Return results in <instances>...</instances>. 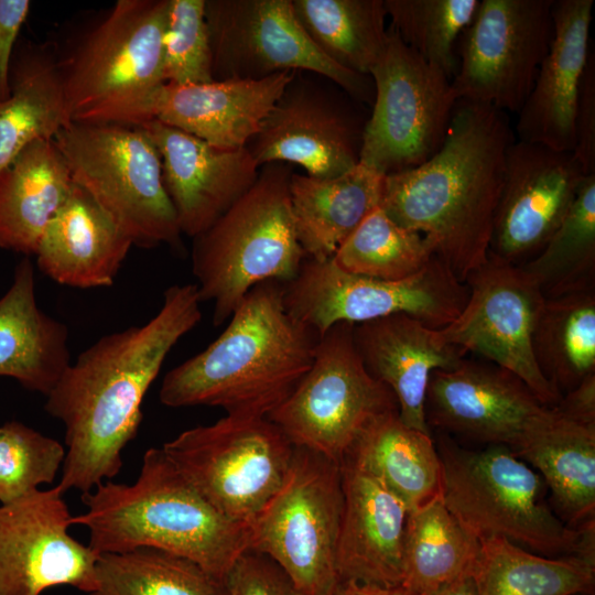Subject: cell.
Listing matches in <instances>:
<instances>
[{"label": "cell", "instance_id": "obj_1", "mask_svg": "<svg viewBox=\"0 0 595 595\" xmlns=\"http://www.w3.org/2000/svg\"><path fill=\"white\" fill-rule=\"evenodd\" d=\"M201 303L195 283L169 286L150 321L99 338L45 396V411L65 429L64 491L86 494L119 474L143 399L167 354L201 322Z\"/></svg>", "mask_w": 595, "mask_h": 595}, {"label": "cell", "instance_id": "obj_2", "mask_svg": "<svg viewBox=\"0 0 595 595\" xmlns=\"http://www.w3.org/2000/svg\"><path fill=\"white\" fill-rule=\"evenodd\" d=\"M513 141L506 112L457 100L440 150L419 166L385 175L382 210L426 237L462 282L487 259Z\"/></svg>", "mask_w": 595, "mask_h": 595}, {"label": "cell", "instance_id": "obj_3", "mask_svg": "<svg viewBox=\"0 0 595 595\" xmlns=\"http://www.w3.org/2000/svg\"><path fill=\"white\" fill-rule=\"evenodd\" d=\"M283 293L278 281L253 286L212 344L166 372L161 403L246 416L277 409L310 369L320 338L286 311Z\"/></svg>", "mask_w": 595, "mask_h": 595}, {"label": "cell", "instance_id": "obj_4", "mask_svg": "<svg viewBox=\"0 0 595 595\" xmlns=\"http://www.w3.org/2000/svg\"><path fill=\"white\" fill-rule=\"evenodd\" d=\"M86 511L71 518L88 529L98 554L139 548L188 559L223 580L248 550V527L217 511L163 450L151 447L132 484L104 482L82 495Z\"/></svg>", "mask_w": 595, "mask_h": 595}, {"label": "cell", "instance_id": "obj_5", "mask_svg": "<svg viewBox=\"0 0 595 595\" xmlns=\"http://www.w3.org/2000/svg\"><path fill=\"white\" fill-rule=\"evenodd\" d=\"M292 173L285 163L261 166L251 188L193 238L192 272L201 301L214 305V326L229 320L257 284L294 279L307 257L291 208Z\"/></svg>", "mask_w": 595, "mask_h": 595}, {"label": "cell", "instance_id": "obj_6", "mask_svg": "<svg viewBox=\"0 0 595 595\" xmlns=\"http://www.w3.org/2000/svg\"><path fill=\"white\" fill-rule=\"evenodd\" d=\"M442 499L478 540L501 537L545 556L595 558V526L572 528L545 502V483L505 445L472 451L443 439Z\"/></svg>", "mask_w": 595, "mask_h": 595}, {"label": "cell", "instance_id": "obj_7", "mask_svg": "<svg viewBox=\"0 0 595 595\" xmlns=\"http://www.w3.org/2000/svg\"><path fill=\"white\" fill-rule=\"evenodd\" d=\"M73 182L85 190L133 246L183 250L165 191L160 154L136 125L72 121L54 138Z\"/></svg>", "mask_w": 595, "mask_h": 595}, {"label": "cell", "instance_id": "obj_8", "mask_svg": "<svg viewBox=\"0 0 595 595\" xmlns=\"http://www.w3.org/2000/svg\"><path fill=\"white\" fill-rule=\"evenodd\" d=\"M343 507L340 464L294 446L283 484L248 528V550L271 559L303 595H333Z\"/></svg>", "mask_w": 595, "mask_h": 595}, {"label": "cell", "instance_id": "obj_9", "mask_svg": "<svg viewBox=\"0 0 595 595\" xmlns=\"http://www.w3.org/2000/svg\"><path fill=\"white\" fill-rule=\"evenodd\" d=\"M161 448L217 511L248 528L283 484L294 453L267 416L229 414Z\"/></svg>", "mask_w": 595, "mask_h": 595}, {"label": "cell", "instance_id": "obj_10", "mask_svg": "<svg viewBox=\"0 0 595 595\" xmlns=\"http://www.w3.org/2000/svg\"><path fill=\"white\" fill-rule=\"evenodd\" d=\"M354 326L336 323L320 336L310 369L267 416L293 446L338 464L372 420L398 411L390 389L366 369L354 343Z\"/></svg>", "mask_w": 595, "mask_h": 595}, {"label": "cell", "instance_id": "obj_11", "mask_svg": "<svg viewBox=\"0 0 595 595\" xmlns=\"http://www.w3.org/2000/svg\"><path fill=\"white\" fill-rule=\"evenodd\" d=\"M283 290L286 311L318 336L336 323L356 325L392 314L443 328L458 316L468 298L466 283L436 255L421 271L399 281L348 273L332 258L306 257Z\"/></svg>", "mask_w": 595, "mask_h": 595}, {"label": "cell", "instance_id": "obj_12", "mask_svg": "<svg viewBox=\"0 0 595 595\" xmlns=\"http://www.w3.org/2000/svg\"><path fill=\"white\" fill-rule=\"evenodd\" d=\"M370 77L375 97L359 162L388 175L421 165L442 147L455 104L451 78L389 25Z\"/></svg>", "mask_w": 595, "mask_h": 595}, {"label": "cell", "instance_id": "obj_13", "mask_svg": "<svg viewBox=\"0 0 595 595\" xmlns=\"http://www.w3.org/2000/svg\"><path fill=\"white\" fill-rule=\"evenodd\" d=\"M169 0H118L57 58L72 121L164 84Z\"/></svg>", "mask_w": 595, "mask_h": 595}, {"label": "cell", "instance_id": "obj_14", "mask_svg": "<svg viewBox=\"0 0 595 595\" xmlns=\"http://www.w3.org/2000/svg\"><path fill=\"white\" fill-rule=\"evenodd\" d=\"M214 80L262 79L282 72H311L354 99L374 102L370 76L331 62L299 23L292 0H205Z\"/></svg>", "mask_w": 595, "mask_h": 595}, {"label": "cell", "instance_id": "obj_15", "mask_svg": "<svg viewBox=\"0 0 595 595\" xmlns=\"http://www.w3.org/2000/svg\"><path fill=\"white\" fill-rule=\"evenodd\" d=\"M554 0H479L456 45L457 100L518 113L553 37Z\"/></svg>", "mask_w": 595, "mask_h": 595}, {"label": "cell", "instance_id": "obj_16", "mask_svg": "<svg viewBox=\"0 0 595 595\" xmlns=\"http://www.w3.org/2000/svg\"><path fill=\"white\" fill-rule=\"evenodd\" d=\"M468 298L442 334L466 353H475L519 377L547 407L562 396L541 374L532 334L545 301L534 280L518 264L493 252L465 280Z\"/></svg>", "mask_w": 595, "mask_h": 595}, {"label": "cell", "instance_id": "obj_17", "mask_svg": "<svg viewBox=\"0 0 595 595\" xmlns=\"http://www.w3.org/2000/svg\"><path fill=\"white\" fill-rule=\"evenodd\" d=\"M298 72L262 79L162 84L80 121L139 125L156 120L223 149L245 148Z\"/></svg>", "mask_w": 595, "mask_h": 595}, {"label": "cell", "instance_id": "obj_18", "mask_svg": "<svg viewBox=\"0 0 595 595\" xmlns=\"http://www.w3.org/2000/svg\"><path fill=\"white\" fill-rule=\"evenodd\" d=\"M58 486L0 504V595H42L56 586L96 589L99 554L68 532Z\"/></svg>", "mask_w": 595, "mask_h": 595}, {"label": "cell", "instance_id": "obj_19", "mask_svg": "<svg viewBox=\"0 0 595 595\" xmlns=\"http://www.w3.org/2000/svg\"><path fill=\"white\" fill-rule=\"evenodd\" d=\"M552 413L519 377L490 361L465 357L450 369H436L426 390L429 428L511 450Z\"/></svg>", "mask_w": 595, "mask_h": 595}, {"label": "cell", "instance_id": "obj_20", "mask_svg": "<svg viewBox=\"0 0 595 595\" xmlns=\"http://www.w3.org/2000/svg\"><path fill=\"white\" fill-rule=\"evenodd\" d=\"M365 122L295 74L246 148L259 167L285 163L312 177H334L359 163Z\"/></svg>", "mask_w": 595, "mask_h": 595}, {"label": "cell", "instance_id": "obj_21", "mask_svg": "<svg viewBox=\"0 0 595 595\" xmlns=\"http://www.w3.org/2000/svg\"><path fill=\"white\" fill-rule=\"evenodd\" d=\"M585 176L573 152L515 140L506 153L489 251L518 266L537 256L566 216Z\"/></svg>", "mask_w": 595, "mask_h": 595}, {"label": "cell", "instance_id": "obj_22", "mask_svg": "<svg viewBox=\"0 0 595 595\" xmlns=\"http://www.w3.org/2000/svg\"><path fill=\"white\" fill-rule=\"evenodd\" d=\"M140 126L161 159L165 191L182 235L207 230L255 184L260 167L248 149H223L156 120Z\"/></svg>", "mask_w": 595, "mask_h": 595}, {"label": "cell", "instance_id": "obj_23", "mask_svg": "<svg viewBox=\"0 0 595 595\" xmlns=\"http://www.w3.org/2000/svg\"><path fill=\"white\" fill-rule=\"evenodd\" d=\"M354 343L368 372L393 393L398 414L410 428L431 434L425 398L431 375L456 366L467 353L407 314L356 324Z\"/></svg>", "mask_w": 595, "mask_h": 595}, {"label": "cell", "instance_id": "obj_24", "mask_svg": "<svg viewBox=\"0 0 595 595\" xmlns=\"http://www.w3.org/2000/svg\"><path fill=\"white\" fill-rule=\"evenodd\" d=\"M593 0H554L553 37L518 112V140L573 152L578 88L591 53Z\"/></svg>", "mask_w": 595, "mask_h": 595}, {"label": "cell", "instance_id": "obj_25", "mask_svg": "<svg viewBox=\"0 0 595 595\" xmlns=\"http://www.w3.org/2000/svg\"><path fill=\"white\" fill-rule=\"evenodd\" d=\"M340 472L339 581L401 585L408 507L378 478L354 464L343 461Z\"/></svg>", "mask_w": 595, "mask_h": 595}, {"label": "cell", "instance_id": "obj_26", "mask_svg": "<svg viewBox=\"0 0 595 595\" xmlns=\"http://www.w3.org/2000/svg\"><path fill=\"white\" fill-rule=\"evenodd\" d=\"M132 246L109 215L74 183L34 256L39 269L53 281L95 289L113 284Z\"/></svg>", "mask_w": 595, "mask_h": 595}, {"label": "cell", "instance_id": "obj_27", "mask_svg": "<svg viewBox=\"0 0 595 595\" xmlns=\"http://www.w3.org/2000/svg\"><path fill=\"white\" fill-rule=\"evenodd\" d=\"M34 279L24 257L0 298V377L46 396L71 364L68 329L41 310Z\"/></svg>", "mask_w": 595, "mask_h": 595}, {"label": "cell", "instance_id": "obj_28", "mask_svg": "<svg viewBox=\"0 0 595 595\" xmlns=\"http://www.w3.org/2000/svg\"><path fill=\"white\" fill-rule=\"evenodd\" d=\"M383 178V174L360 162L327 178L292 173L291 208L299 242L307 257H333L340 244L380 206Z\"/></svg>", "mask_w": 595, "mask_h": 595}, {"label": "cell", "instance_id": "obj_29", "mask_svg": "<svg viewBox=\"0 0 595 595\" xmlns=\"http://www.w3.org/2000/svg\"><path fill=\"white\" fill-rule=\"evenodd\" d=\"M74 185L53 140L28 145L0 171V249L34 256Z\"/></svg>", "mask_w": 595, "mask_h": 595}, {"label": "cell", "instance_id": "obj_30", "mask_svg": "<svg viewBox=\"0 0 595 595\" xmlns=\"http://www.w3.org/2000/svg\"><path fill=\"white\" fill-rule=\"evenodd\" d=\"M513 451L542 477L570 527L595 522V425L553 408L551 418Z\"/></svg>", "mask_w": 595, "mask_h": 595}, {"label": "cell", "instance_id": "obj_31", "mask_svg": "<svg viewBox=\"0 0 595 595\" xmlns=\"http://www.w3.org/2000/svg\"><path fill=\"white\" fill-rule=\"evenodd\" d=\"M343 461L378 478L409 511L442 495V463L432 434L404 424L398 411L372 420Z\"/></svg>", "mask_w": 595, "mask_h": 595}, {"label": "cell", "instance_id": "obj_32", "mask_svg": "<svg viewBox=\"0 0 595 595\" xmlns=\"http://www.w3.org/2000/svg\"><path fill=\"white\" fill-rule=\"evenodd\" d=\"M71 122L57 57L32 48L12 63L10 94L0 102V171L28 145L54 140Z\"/></svg>", "mask_w": 595, "mask_h": 595}, {"label": "cell", "instance_id": "obj_33", "mask_svg": "<svg viewBox=\"0 0 595 595\" xmlns=\"http://www.w3.org/2000/svg\"><path fill=\"white\" fill-rule=\"evenodd\" d=\"M479 543L470 572L478 595H594L593 556L534 554L501 537Z\"/></svg>", "mask_w": 595, "mask_h": 595}, {"label": "cell", "instance_id": "obj_34", "mask_svg": "<svg viewBox=\"0 0 595 595\" xmlns=\"http://www.w3.org/2000/svg\"><path fill=\"white\" fill-rule=\"evenodd\" d=\"M479 547L441 495L409 512L401 585L416 595H430L470 574Z\"/></svg>", "mask_w": 595, "mask_h": 595}, {"label": "cell", "instance_id": "obj_35", "mask_svg": "<svg viewBox=\"0 0 595 595\" xmlns=\"http://www.w3.org/2000/svg\"><path fill=\"white\" fill-rule=\"evenodd\" d=\"M315 46L337 66L370 76L387 41L383 0H292Z\"/></svg>", "mask_w": 595, "mask_h": 595}, {"label": "cell", "instance_id": "obj_36", "mask_svg": "<svg viewBox=\"0 0 595 595\" xmlns=\"http://www.w3.org/2000/svg\"><path fill=\"white\" fill-rule=\"evenodd\" d=\"M532 351L541 374L561 396L595 374V290L545 299Z\"/></svg>", "mask_w": 595, "mask_h": 595}, {"label": "cell", "instance_id": "obj_37", "mask_svg": "<svg viewBox=\"0 0 595 595\" xmlns=\"http://www.w3.org/2000/svg\"><path fill=\"white\" fill-rule=\"evenodd\" d=\"M520 267L545 299L595 290V174L584 177L570 210L542 250Z\"/></svg>", "mask_w": 595, "mask_h": 595}, {"label": "cell", "instance_id": "obj_38", "mask_svg": "<svg viewBox=\"0 0 595 595\" xmlns=\"http://www.w3.org/2000/svg\"><path fill=\"white\" fill-rule=\"evenodd\" d=\"M90 595H226L223 580L195 562L151 548L99 554Z\"/></svg>", "mask_w": 595, "mask_h": 595}, {"label": "cell", "instance_id": "obj_39", "mask_svg": "<svg viewBox=\"0 0 595 595\" xmlns=\"http://www.w3.org/2000/svg\"><path fill=\"white\" fill-rule=\"evenodd\" d=\"M434 255L426 237L401 227L379 206L340 244L332 260L348 273L399 281L421 271Z\"/></svg>", "mask_w": 595, "mask_h": 595}, {"label": "cell", "instance_id": "obj_40", "mask_svg": "<svg viewBox=\"0 0 595 595\" xmlns=\"http://www.w3.org/2000/svg\"><path fill=\"white\" fill-rule=\"evenodd\" d=\"M390 26L401 41L452 80L456 45L479 0H383Z\"/></svg>", "mask_w": 595, "mask_h": 595}, {"label": "cell", "instance_id": "obj_41", "mask_svg": "<svg viewBox=\"0 0 595 595\" xmlns=\"http://www.w3.org/2000/svg\"><path fill=\"white\" fill-rule=\"evenodd\" d=\"M64 458L65 447L55 439L19 421L6 422L0 426V504L52 484Z\"/></svg>", "mask_w": 595, "mask_h": 595}, {"label": "cell", "instance_id": "obj_42", "mask_svg": "<svg viewBox=\"0 0 595 595\" xmlns=\"http://www.w3.org/2000/svg\"><path fill=\"white\" fill-rule=\"evenodd\" d=\"M163 78L173 85L214 82L205 0H169Z\"/></svg>", "mask_w": 595, "mask_h": 595}, {"label": "cell", "instance_id": "obj_43", "mask_svg": "<svg viewBox=\"0 0 595 595\" xmlns=\"http://www.w3.org/2000/svg\"><path fill=\"white\" fill-rule=\"evenodd\" d=\"M226 595H303L268 556L246 550L223 578Z\"/></svg>", "mask_w": 595, "mask_h": 595}, {"label": "cell", "instance_id": "obj_44", "mask_svg": "<svg viewBox=\"0 0 595 595\" xmlns=\"http://www.w3.org/2000/svg\"><path fill=\"white\" fill-rule=\"evenodd\" d=\"M573 153L586 175L595 174V60L591 52L581 79L574 117Z\"/></svg>", "mask_w": 595, "mask_h": 595}, {"label": "cell", "instance_id": "obj_45", "mask_svg": "<svg viewBox=\"0 0 595 595\" xmlns=\"http://www.w3.org/2000/svg\"><path fill=\"white\" fill-rule=\"evenodd\" d=\"M30 8L28 0H0V102L10 94L13 48Z\"/></svg>", "mask_w": 595, "mask_h": 595}, {"label": "cell", "instance_id": "obj_46", "mask_svg": "<svg viewBox=\"0 0 595 595\" xmlns=\"http://www.w3.org/2000/svg\"><path fill=\"white\" fill-rule=\"evenodd\" d=\"M554 409L567 419L595 425V374L584 378L575 388L562 394Z\"/></svg>", "mask_w": 595, "mask_h": 595}, {"label": "cell", "instance_id": "obj_47", "mask_svg": "<svg viewBox=\"0 0 595 595\" xmlns=\"http://www.w3.org/2000/svg\"><path fill=\"white\" fill-rule=\"evenodd\" d=\"M333 595H416L402 585H379L357 581H339Z\"/></svg>", "mask_w": 595, "mask_h": 595}, {"label": "cell", "instance_id": "obj_48", "mask_svg": "<svg viewBox=\"0 0 595 595\" xmlns=\"http://www.w3.org/2000/svg\"><path fill=\"white\" fill-rule=\"evenodd\" d=\"M430 595H478L475 582L470 574L462 576Z\"/></svg>", "mask_w": 595, "mask_h": 595}, {"label": "cell", "instance_id": "obj_49", "mask_svg": "<svg viewBox=\"0 0 595 595\" xmlns=\"http://www.w3.org/2000/svg\"><path fill=\"white\" fill-rule=\"evenodd\" d=\"M577 595H591V594H577Z\"/></svg>", "mask_w": 595, "mask_h": 595}]
</instances>
